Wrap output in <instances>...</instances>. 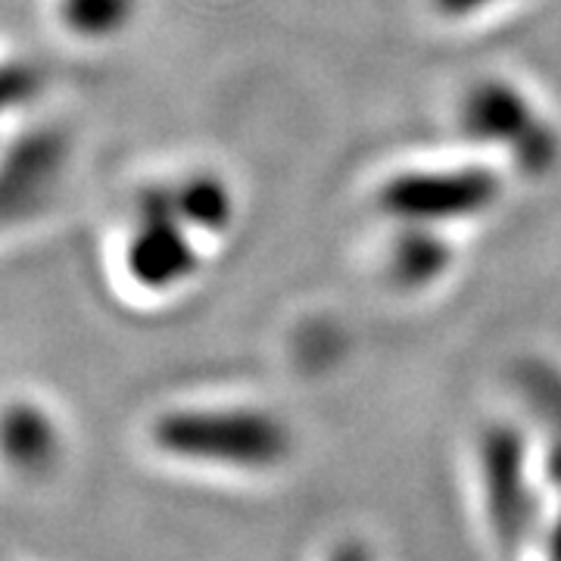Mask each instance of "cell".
Returning <instances> with one entry per match:
<instances>
[{
	"mask_svg": "<svg viewBox=\"0 0 561 561\" xmlns=\"http://www.w3.org/2000/svg\"><path fill=\"white\" fill-rule=\"evenodd\" d=\"M502 184L486 169H421L383 184L387 216L409 225H443L481 216L500 197Z\"/></svg>",
	"mask_w": 561,
	"mask_h": 561,
	"instance_id": "6da1fadb",
	"label": "cell"
},
{
	"mask_svg": "<svg viewBox=\"0 0 561 561\" xmlns=\"http://www.w3.org/2000/svg\"><path fill=\"white\" fill-rule=\"evenodd\" d=\"M157 440L179 456L201 459H268L280 446L275 421L243 412H184L160 421Z\"/></svg>",
	"mask_w": 561,
	"mask_h": 561,
	"instance_id": "7a4b0ae2",
	"label": "cell"
},
{
	"mask_svg": "<svg viewBox=\"0 0 561 561\" xmlns=\"http://www.w3.org/2000/svg\"><path fill=\"white\" fill-rule=\"evenodd\" d=\"M62 453L60 431L38 402H10L0 409V465L20 481H44Z\"/></svg>",
	"mask_w": 561,
	"mask_h": 561,
	"instance_id": "3957f363",
	"label": "cell"
},
{
	"mask_svg": "<svg viewBox=\"0 0 561 561\" xmlns=\"http://www.w3.org/2000/svg\"><path fill=\"white\" fill-rule=\"evenodd\" d=\"M540 125L530 101L508 81H478L461 101V128L478 144H505L515 153Z\"/></svg>",
	"mask_w": 561,
	"mask_h": 561,
	"instance_id": "277c9868",
	"label": "cell"
},
{
	"mask_svg": "<svg viewBox=\"0 0 561 561\" xmlns=\"http://www.w3.org/2000/svg\"><path fill=\"white\" fill-rule=\"evenodd\" d=\"M197 265L191 243L172 225V209L165 197H150L144 225L135 231L128 247V268L147 290H165L169 284L184 280Z\"/></svg>",
	"mask_w": 561,
	"mask_h": 561,
	"instance_id": "5b68a950",
	"label": "cell"
},
{
	"mask_svg": "<svg viewBox=\"0 0 561 561\" xmlns=\"http://www.w3.org/2000/svg\"><path fill=\"white\" fill-rule=\"evenodd\" d=\"M169 209L206 231H221L231 221V194L221 181L209 175L184 181L172 197H165Z\"/></svg>",
	"mask_w": 561,
	"mask_h": 561,
	"instance_id": "8992f818",
	"label": "cell"
},
{
	"mask_svg": "<svg viewBox=\"0 0 561 561\" xmlns=\"http://www.w3.org/2000/svg\"><path fill=\"white\" fill-rule=\"evenodd\" d=\"M446 262H449V247L437 241L427 231V225H412V231L402 234L390 253V268L402 284H427L440 275Z\"/></svg>",
	"mask_w": 561,
	"mask_h": 561,
	"instance_id": "52a82bcc",
	"label": "cell"
},
{
	"mask_svg": "<svg viewBox=\"0 0 561 561\" xmlns=\"http://www.w3.org/2000/svg\"><path fill=\"white\" fill-rule=\"evenodd\" d=\"M131 13V0H69L66 16L72 28L84 35H106L116 32Z\"/></svg>",
	"mask_w": 561,
	"mask_h": 561,
	"instance_id": "ba28073f",
	"label": "cell"
},
{
	"mask_svg": "<svg viewBox=\"0 0 561 561\" xmlns=\"http://www.w3.org/2000/svg\"><path fill=\"white\" fill-rule=\"evenodd\" d=\"M493 3H500V0H434V7L446 16H471L483 7H493Z\"/></svg>",
	"mask_w": 561,
	"mask_h": 561,
	"instance_id": "9c48e42d",
	"label": "cell"
}]
</instances>
